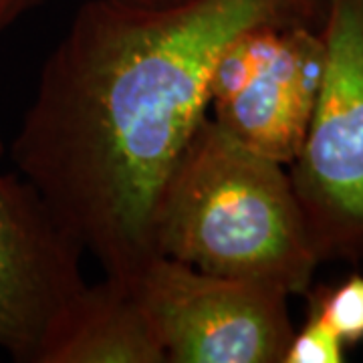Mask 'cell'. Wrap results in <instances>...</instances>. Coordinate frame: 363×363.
Returning a JSON list of instances; mask_svg holds the SVG:
<instances>
[{"instance_id":"cell-10","label":"cell","mask_w":363,"mask_h":363,"mask_svg":"<svg viewBox=\"0 0 363 363\" xmlns=\"http://www.w3.org/2000/svg\"><path fill=\"white\" fill-rule=\"evenodd\" d=\"M40 0H0V37H4Z\"/></svg>"},{"instance_id":"cell-7","label":"cell","mask_w":363,"mask_h":363,"mask_svg":"<svg viewBox=\"0 0 363 363\" xmlns=\"http://www.w3.org/2000/svg\"><path fill=\"white\" fill-rule=\"evenodd\" d=\"M37 363H168L131 283H85L61 313Z\"/></svg>"},{"instance_id":"cell-1","label":"cell","mask_w":363,"mask_h":363,"mask_svg":"<svg viewBox=\"0 0 363 363\" xmlns=\"http://www.w3.org/2000/svg\"><path fill=\"white\" fill-rule=\"evenodd\" d=\"M329 0H83L11 143L16 172L107 277L154 259V202L210 109L230 40L262 25L323 28Z\"/></svg>"},{"instance_id":"cell-4","label":"cell","mask_w":363,"mask_h":363,"mask_svg":"<svg viewBox=\"0 0 363 363\" xmlns=\"http://www.w3.org/2000/svg\"><path fill=\"white\" fill-rule=\"evenodd\" d=\"M131 286L168 363H283L295 333L274 285L154 257Z\"/></svg>"},{"instance_id":"cell-9","label":"cell","mask_w":363,"mask_h":363,"mask_svg":"<svg viewBox=\"0 0 363 363\" xmlns=\"http://www.w3.org/2000/svg\"><path fill=\"white\" fill-rule=\"evenodd\" d=\"M347 345L311 309L301 329H295L283 363H343Z\"/></svg>"},{"instance_id":"cell-11","label":"cell","mask_w":363,"mask_h":363,"mask_svg":"<svg viewBox=\"0 0 363 363\" xmlns=\"http://www.w3.org/2000/svg\"><path fill=\"white\" fill-rule=\"evenodd\" d=\"M128 2H138V4H168V2H176V0H128Z\"/></svg>"},{"instance_id":"cell-5","label":"cell","mask_w":363,"mask_h":363,"mask_svg":"<svg viewBox=\"0 0 363 363\" xmlns=\"http://www.w3.org/2000/svg\"><path fill=\"white\" fill-rule=\"evenodd\" d=\"M83 255L39 192L18 172L0 169V353L39 362L61 313L87 283Z\"/></svg>"},{"instance_id":"cell-3","label":"cell","mask_w":363,"mask_h":363,"mask_svg":"<svg viewBox=\"0 0 363 363\" xmlns=\"http://www.w3.org/2000/svg\"><path fill=\"white\" fill-rule=\"evenodd\" d=\"M325 71L289 166L315 257L363 269V0H329Z\"/></svg>"},{"instance_id":"cell-6","label":"cell","mask_w":363,"mask_h":363,"mask_svg":"<svg viewBox=\"0 0 363 363\" xmlns=\"http://www.w3.org/2000/svg\"><path fill=\"white\" fill-rule=\"evenodd\" d=\"M323 71V33L286 26L259 73L208 113L236 142L289 168L307 138Z\"/></svg>"},{"instance_id":"cell-2","label":"cell","mask_w":363,"mask_h":363,"mask_svg":"<svg viewBox=\"0 0 363 363\" xmlns=\"http://www.w3.org/2000/svg\"><path fill=\"white\" fill-rule=\"evenodd\" d=\"M156 257L305 295L319 267L283 164L238 143L208 113L152 212Z\"/></svg>"},{"instance_id":"cell-8","label":"cell","mask_w":363,"mask_h":363,"mask_svg":"<svg viewBox=\"0 0 363 363\" xmlns=\"http://www.w3.org/2000/svg\"><path fill=\"white\" fill-rule=\"evenodd\" d=\"M309 309L329 325L350 347L363 341V274L353 272L339 285L311 286Z\"/></svg>"}]
</instances>
